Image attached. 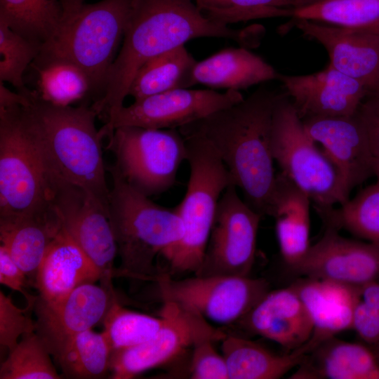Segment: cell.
Listing matches in <instances>:
<instances>
[{
  "label": "cell",
  "mask_w": 379,
  "mask_h": 379,
  "mask_svg": "<svg viewBox=\"0 0 379 379\" xmlns=\"http://www.w3.org/2000/svg\"><path fill=\"white\" fill-rule=\"evenodd\" d=\"M162 300L177 302L222 325L237 323L269 291L263 278L213 275L174 279L159 274L155 280Z\"/></svg>",
  "instance_id": "10"
},
{
  "label": "cell",
  "mask_w": 379,
  "mask_h": 379,
  "mask_svg": "<svg viewBox=\"0 0 379 379\" xmlns=\"http://www.w3.org/2000/svg\"><path fill=\"white\" fill-rule=\"evenodd\" d=\"M317 0H291L293 8H299L315 2Z\"/></svg>",
  "instance_id": "45"
},
{
  "label": "cell",
  "mask_w": 379,
  "mask_h": 379,
  "mask_svg": "<svg viewBox=\"0 0 379 379\" xmlns=\"http://www.w3.org/2000/svg\"><path fill=\"white\" fill-rule=\"evenodd\" d=\"M234 183L222 194L198 276L249 277L262 217L242 201Z\"/></svg>",
  "instance_id": "12"
},
{
  "label": "cell",
  "mask_w": 379,
  "mask_h": 379,
  "mask_svg": "<svg viewBox=\"0 0 379 379\" xmlns=\"http://www.w3.org/2000/svg\"><path fill=\"white\" fill-rule=\"evenodd\" d=\"M362 31L373 33L379 36V21L363 28H355Z\"/></svg>",
  "instance_id": "44"
},
{
  "label": "cell",
  "mask_w": 379,
  "mask_h": 379,
  "mask_svg": "<svg viewBox=\"0 0 379 379\" xmlns=\"http://www.w3.org/2000/svg\"><path fill=\"white\" fill-rule=\"evenodd\" d=\"M250 34L207 18L193 0H133L122 46L93 107L107 121L124 106L134 76L146 61L192 39L220 37L246 45Z\"/></svg>",
  "instance_id": "1"
},
{
  "label": "cell",
  "mask_w": 379,
  "mask_h": 379,
  "mask_svg": "<svg viewBox=\"0 0 379 379\" xmlns=\"http://www.w3.org/2000/svg\"><path fill=\"white\" fill-rule=\"evenodd\" d=\"M213 338H204L192 346L190 375L193 379H229L228 371L222 354H220Z\"/></svg>",
  "instance_id": "38"
},
{
  "label": "cell",
  "mask_w": 379,
  "mask_h": 379,
  "mask_svg": "<svg viewBox=\"0 0 379 379\" xmlns=\"http://www.w3.org/2000/svg\"><path fill=\"white\" fill-rule=\"evenodd\" d=\"M162 301L161 326L147 341L112 353L111 378H133L171 361L202 339L213 338L218 342L227 335L196 312L175 302Z\"/></svg>",
  "instance_id": "11"
},
{
  "label": "cell",
  "mask_w": 379,
  "mask_h": 379,
  "mask_svg": "<svg viewBox=\"0 0 379 379\" xmlns=\"http://www.w3.org/2000/svg\"><path fill=\"white\" fill-rule=\"evenodd\" d=\"M101 279L99 270L62 225L37 268L33 285L39 292L37 300L51 302Z\"/></svg>",
  "instance_id": "21"
},
{
  "label": "cell",
  "mask_w": 379,
  "mask_h": 379,
  "mask_svg": "<svg viewBox=\"0 0 379 379\" xmlns=\"http://www.w3.org/2000/svg\"><path fill=\"white\" fill-rule=\"evenodd\" d=\"M326 1V0H317L316 1Z\"/></svg>",
  "instance_id": "50"
},
{
  "label": "cell",
  "mask_w": 379,
  "mask_h": 379,
  "mask_svg": "<svg viewBox=\"0 0 379 379\" xmlns=\"http://www.w3.org/2000/svg\"><path fill=\"white\" fill-rule=\"evenodd\" d=\"M203 15L228 25L239 22L292 17L291 0H193Z\"/></svg>",
  "instance_id": "35"
},
{
  "label": "cell",
  "mask_w": 379,
  "mask_h": 379,
  "mask_svg": "<svg viewBox=\"0 0 379 379\" xmlns=\"http://www.w3.org/2000/svg\"><path fill=\"white\" fill-rule=\"evenodd\" d=\"M102 322L103 331L112 353H114L138 345L151 338L161 326L163 318L130 310L116 300Z\"/></svg>",
  "instance_id": "34"
},
{
  "label": "cell",
  "mask_w": 379,
  "mask_h": 379,
  "mask_svg": "<svg viewBox=\"0 0 379 379\" xmlns=\"http://www.w3.org/2000/svg\"><path fill=\"white\" fill-rule=\"evenodd\" d=\"M41 47L0 21V81L11 84L19 93H32L25 85L23 74L37 58Z\"/></svg>",
  "instance_id": "36"
},
{
  "label": "cell",
  "mask_w": 379,
  "mask_h": 379,
  "mask_svg": "<svg viewBox=\"0 0 379 379\" xmlns=\"http://www.w3.org/2000/svg\"><path fill=\"white\" fill-rule=\"evenodd\" d=\"M235 324L291 352L307 343L314 328L305 305L291 286L269 291Z\"/></svg>",
  "instance_id": "20"
},
{
  "label": "cell",
  "mask_w": 379,
  "mask_h": 379,
  "mask_svg": "<svg viewBox=\"0 0 379 379\" xmlns=\"http://www.w3.org/2000/svg\"><path fill=\"white\" fill-rule=\"evenodd\" d=\"M325 229L302 259L288 267L293 273L361 288L378 280L379 244L343 237L332 227Z\"/></svg>",
  "instance_id": "16"
},
{
  "label": "cell",
  "mask_w": 379,
  "mask_h": 379,
  "mask_svg": "<svg viewBox=\"0 0 379 379\" xmlns=\"http://www.w3.org/2000/svg\"><path fill=\"white\" fill-rule=\"evenodd\" d=\"M356 114L365 128L373 156H379V97L368 96Z\"/></svg>",
  "instance_id": "41"
},
{
  "label": "cell",
  "mask_w": 379,
  "mask_h": 379,
  "mask_svg": "<svg viewBox=\"0 0 379 379\" xmlns=\"http://www.w3.org/2000/svg\"><path fill=\"white\" fill-rule=\"evenodd\" d=\"M25 107L53 177L82 188L108 212L103 136L93 106H57L36 95Z\"/></svg>",
  "instance_id": "3"
},
{
  "label": "cell",
  "mask_w": 379,
  "mask_h": 379,
  "mask_svg": "<svg viewBox=\"0 0 379 379\" xmlns=\"http://www.w3.org/2000/svg\"><path fill=\"white\" fill-rule=\"evenodd\" d=\"M197 62L185 45L158 55L138 69L131 84L128 95L136 100L170 90L193 86Z\"/></svg>",
  "instance_id": "28"
},
{
  "label": "cell",
  "mask_w": 379,
  "mask_h": 379,
  "mask_svg": "<svg viewBox=\"0 0 379 379\" xmlns=\"http://www.w3.org/2000/svg\"><path fill=\"white\" fill-rule=\"evenodd\" d=\"M229 379H277L302 361L319 343L310 337L299 348L286 354L272 352L260 345L228 334L220 341Z\"/></svg>",
  "instance_id": "26"
},
{
  "label": "cell",
  "mask_w": 379,
  "mask_h": 379,
  "mask_svg": "<svg viewBox=\"0 0 379 379\" xmlns=\"http://www.w3.org/2000/svg\"><path fill=\"white\" fill-rule=\"evenodd\" d=\"M308 195L284 173H277L271 217L276 220V232L281 257L291 267L298 263L310 248V204Z\"/></svg>",
  "instance_id": "25"
},
{
  "label": "cell",
  "mask_w": 379,
  "mask_h": 379,
  "mask_svg": "<svg viewBox=\"0 0 379 379\" xmlns=\"http://www.w3.org/2000/svg\"><path fill=\"white\" fill-rule=\"evenodd\" d=\"M244 98L239 91L178 88L149 95L123 106L100 129L109 138L115 128L133 126L154 129L179 128Z\"/></svg>",
  "instance_id": "13"
},
{
  "label": "cell",
  "mask_w": 379,
  "mask_h": 379,
  "mask_svg": "<svg viewBox=\"0 0 379 379\" xmlns=\"http://www.w3.org/2000/svg\"><path fill=\"white\" fill-rule=\"evenodd\" d=\"M270 145L281 172L308 195L315 209L340 206L349 200L350 193L336 168L306 132L286 93H280L274 105Z\"/></svg>",
  "instance_id": "8"
},
{
  "label": "cell",
  "mask_w": 379,
  "mask_h": 379,
  "mask_svg": "<svg viewBox=\"0 0 379 379\" xmlns=\"http://www.w3.org/2000/svg\"><path fill=\"white\" fill-rule=\"evenodd\" d=\"M62 20L58 0H0V21L41 45L55 34Z\"/></svg>",
  "instance_id": "29"
},
{
  "label": "cell",
  "mask_w": 379,
  "mask_h": 379,
  "mask_svg": "<svg viewBox=\"0 0 379 379\" xmlns=\"http://www.w3.org/2000/svg\"><path fill=\"white\" fill-rule=\"evenodd\" d=\"M51 204L65 229L99 270L102 279H112L118 250L107 211L82 188L58 178L53 180Z\"/></svg>",
  "instance_id": "14"
},
{
  "label": "cell",
  "mask_w": 379,
  "mask_h": 379,
  "mask_svg": "<svg viewBox=\"0 0 379 379\" xmlns=\"http://www.w3.org/2000/svg\"><path fill=\"white\" fill-rule=\"evenodd\" d=\"M116 300L112 279L81 284L53 302L36 298L35 332L55 358L74 336L102 321Z\"/></svg>",
  "instance_id": "15"
},
{
  "label": "cell",
  "mask_w": 379,
  "mask_h": 379,
  "mask_svg": "<svg viewBox=\"0 0 379 379\" xmlns=\"http://www.w3.org/2000/svg\"><path fill=\"white\" fill-rule=\"evenodd\" d=\"M62 227L53 205L33 214L0 218L1 245L32 284L48 246Z\"/></svg>",
  "instance_id": "24"
},
{
  "label": "cell",
  "mask_w": 379,
  "mask_h": 379,
  "mask_svg": "<svg viewBox=\"0 0 379 379\" xmlns=\"http://www.w3.org/2000/svg\"><path fill=\"white\" fill-rule=\"evenodd\" d=\"M370 95H373V96H376V97H379V86L378 88V89L375 91V92H374L373 94ZM369 96V95H368Z\"/></svg>",
  "instance_id": "47"
},
{
  "label": "cell",
  "mask_w": 379,
  "mask_h": 379,
  "mask_svg": "<svg viewBox=\"0 0 379 379\" xmlns=\"http://www.w3.org/2000/svg\"><path fill=\"white\" fill-rule=\"evenodd\" d=\"M34 306L18 307L11 295L0 291V344L10 351L24 335L35 331V322L27 314Z\"/></svg>",
  "instance_id": "37"
},
{
  "label": "cell",
  "mask_w": 379,
  "mask_h": 379,
  "mask_svg": "<svg viewBox=\"0 0 379 379\" xmlns=\"http://www.w3.org/2000/svg\"><path fill=\"white\" fill-rule=\"evenodd\" d=\"M305 305L313 323L312 338L322 342L352 329L361 288L342 283L303 277L290 285Z\"/></svg>",
  "instance_id": "22"
},
{
  "label": "cell",
  "mask_w": 379,
  "mask_h": 379,
  "mask_svg": "<svg viewBox=\"0 0 379 379\" xmlns=\"http://www.w3.org/2000/svg\"><path fill=\"white\" fill-rule=\"evenodd\" d=\"M373 347H374V348H373V350H374L375 352H379V343H378V344H376V345H373Z\"/></svg>",
  "instance_id": "48"
},
{
  "label": "cell",
  "mask_w": 379,
  "mask_h": 379,
  "mask_svg": "<svg viewBox=\"0 0 379 379\" xmlns=\"http://www.w3.org/2000/svg\"><path fill=\"white\" fill-rule=\"evenodd\" d=\"M182 136L186 142L190 177L185 197L175 206L183 224L182 237L161 255L168 263L169 275L195 274L199 270L220 198L233 182L225 165L206 140L194 135Z\"/></svg>",
  "instance_id": "6"
},
{
  "label": "cell",
  "mask_w": 379,
  "mask_h": 379,
  "mask_svg": "<svg viewBox=\"0 0 379 379\" xmlns=\"http://www.w3.org/2000/svg\"><path fill=\"white\" fill-rule=\"evenodd\" d=\"M27 275L15 262L6 248L0 246V283L6 287L22 293L27 305H34L36 298L29 294L25 289Z\"/></svg>",
  "instance_id": "39"
},
{
  "label": "cell",
  "mask_w": 379,
  "mask_h": 379,
  "mask_svg": "<svg viewBox=\"0 0 379 379\" xmlns=\"http://www.w3.org/2000/svg\"><path fill=\"white\" fill-rule=\"evenodd\" d=\"M315 210L325 227L343 228L379 244V182L361 190L339 208Z\"/></svg>",
  "instance_id": "31"
},
{
  "label": "cell",
  "mask_w": 379,
  "mask_h": 379,
  "mask_svg": "<svg viewBox=\"0 0 379 379\" xmlns=\"http://www.w3.org/2000/svg\"><path fill=\"white\" fill-rule=\"evenodd\" d=\"M133 0H101L84 4L64 19L42 45L37 58H59L79 67L92 91H104L107 76L124 38Z\"/></svg>",
  "instance_id": "7"
},
{
  "label": "cell",
  "mask_w": 379,
  "mask_h": 379,
  "mask_svg": "<svg viewBox=\"0 0 379 379\" xmlns=\"http://www.w3.org/2000/svg\"><path fill=\"white\" fill-rule=\"evenodd\" d=\"M312 139L319 142L336 168L346 190L374 175L366 131L355 113L350 116H312L302 119Z\"/></svg>",
  "instance_id": "17"
},
{
  "label": "cell",
  "mask_w": 379,
  "mask_h": 379,
  "mask_svg": "<svg viewBox=\"0 0 379 379\" xmlns=\"http://www.w3.org/2000/svg\"><path fill=\"white\" fill-rule=\"evenodd\" d=\"M280 93L259 88L246 98L178 128L182 135L206 140L255 212L271 215L277 173L270 136Z\"/></svg>",
  "instance_id": "2"
},
{
  "label": "cell",
  "mask_w": 379,
  "mask_h": 379,
  "mask_svg": "<svg viewBox=\"0 0 379 379\" xmlns=\"http://www.w3.org/2000/svg\"><path fill=\"white\" fill-rule=\"evenodd\" d=\"M108 139L116 170L131 187L148 197L169 190L187 159L186 142L178 128L121 126Z\"/></svg>",
  "instance_id": "9"
},
{
  "label": "cell",
  "mask_w": 379,
  "mask_h": 379,
  "mask_svg": "<svg viewBox=\"0 0 379 379\" xmlns=\"http://www.w3.org/2000/svg\"><path fill=\"white\" fill-rule=\"evenodd\" d=\"M361 300L369 306L379 310V282L373 281L361 287Z\"/></svg>",
  "instance_id": "42"
},
{
  "label": "cell",
  "mask_w": 379,
  "mask_h": 379,
  "mask_svg": "<svg viewBox=\"0 0 379 379\" xmlns=\"http://www.w3.org/2000/svg\"><path fill=\"white\" fill-rule=\"evenodd\" d=\"M53 174L25 106L0 108V218L50 208Z\"/></svg>",
  "instance_id": "5"
},
{
  "label": "cell",
  "mask_w": 379,
  "mask_h": 379,
  "mask_svg": "<svg viewBox=\"0 0 379 379\" xmlns=\"http://www.w3.org/2000/svg\"><path fill=\"white\" fill-rule=\"evenodd\" d=\"M377 182H379V175L377 176Z\"/></svg>",
  "instance_id": "49"
},
{
  "label": "cell",
  "mask_w": 379,
  "mask_h": 379,
  "mask_svg": "<svg viewBox=\"0 0 379 379\" xmlns=\"http://www.w3.org/2000/svg\"><path fill=\"white\" fill-rule=\"evenodd\" d=\"M108 217L117 245L120 267L114 276L155 281L157 256L178 242L184 227L175 207L158 205L131 187L112 165Z\"/></svg>",
  "instance_id": "4"
},
{
  "label": "cell",
  "mask_w": 379,
  "mask_h": 379,
  "mask_svg": "<svg viewBox=\"0 0 379 379\" xmlns=\"http://www.w3.org/2000/svg\"><path fill=\"white\" fill-rule=\"evenodd\" d=\"M303 36L327 51L330 65L361 83L373 94L379 86V36L355 28L295 19Z\"/></svg>",
  "instance_id": "18"
},
{
  "label": "cell",
  "mask_w": 379,
  "mask_h": 379,
  "mask_svg": "<svg viewBox=\"0 0 379 379\" xmlns=\"http://www.w3.org/2000/svg\"><path fill=\"white\" fill-rule=\"evenodd\" d=\"M63 9V20L77 12L84 4V0H61Z\"/></svg>",
  "instance_id": "43"
},
{
  "label": "cell",
  "mask_w": 379,
  "mask_h": 379,
  "mask_svg": "<svg viewBox=\"0 0 379 379\" xmlns=\"http://www.w3.org/2000/svg\"><path fill=\"white\" fill-rule=\"evenodd\" d=\"M112 350L104 333L92 328L74 336L54 358L69 378H100L110 370Z\"/></svg>",
  "instance_id": "30"
},
{
  "label": "cell",
  "mask_w": 379,
  "mask_h": 379,
  "mask_svg": "<svg viewBox=\"0 0 379 379\" xmlns=\"http://www.w3.org/2000/svg\"><path fill=\"white\" fill-rule=\"evenodd\" d=\"M301 119L312 116H350L370 94L357 80L330 65L306 75L279 76Z\"/></svg>",
  "instance_id": "19"
},
{
  "label": "cell",
  "mask_w": 379,
  "mask_h": 379,
  "mask_svg": "<svg viewBox=\"0 0 379 379\" xmlns=\"http://www.w3.org/2000/svg\"><path fill=\"white\" fill-rule=\"evenodd\" d=\"M51 353L35 332L24 335L0 367L1 379H59Z\"/></svg>",
  "instance_id": "33"
},
{
  "label": "cell",
  "mask_w": 379,
  "mask_h": 379,
  "mask_svg": "<svg viewBox=\"0 0 379 379\" xmlns=\"http://www.w3.org/2000/svg\"><path fill=\"white\" fill-rule=\"evenodd\" d=\"M352 328L368 344L379 343V310L361 300L354 310Z\"/></svg>",
  "instance_id": "40"
},
{
  "label": "cell",
  "mask_w": 379,
  "mask_h": 379,
  "mask_svg": "<svg viewBox=\"0 0 379 379\" xmlns=\"http://www.w3.org/2000/svg\"><path fill=\"white\" fill-rule=\"evenodd\" d=\"M279 76L272 66L246 48H228L197 62L193 81L194 85L239 91Z\"/></svg>",
  "instance_id": "27"
},
{
  "label": "cell",
  "mask_w": 379,
  "mask_h": 379,
  "mask_svg": "<svg viewBox=\"0 0 379 379\" xmlns=\"http://www.w3.org/2000/svg\"><path fill=\"white\" fill-rule=\"evenodd\" d=\"M289 378L379 379V361L373 350L334 335L309 352Z\"/></svg>",
  "instance_id": "23"
},
{
  "label": "cell",
  "mask_w": 379,
  "mask_h": 379,
  "mask_svg": "<svg viewBox=\"0 0 379 379\" xmlns=\"http://www.w3.org/2000/svg\"><path fill=\"white\" fill-rule=\"evenodd\" d=\"M373 166L374 175L377 177L379 175V156L374 157Z\"/></svg>",
  "instance_id": "46"
},
{
  "label": "cell",
  "mask_w": 379,
  "mask_h": 379,
  "mask_svg": "<svg viewBox=\"0 0 379 379\" xmlns=\"http://www.w3.org/2000/svg\"><path fill=\"white\" fill-rule=\"evenodd\" d=\"M39 98L57 106H69L92 91L87 74L77 65L59 58H36Z\"/></svg>",
  "instance_id": "32"
}]
</instances>
